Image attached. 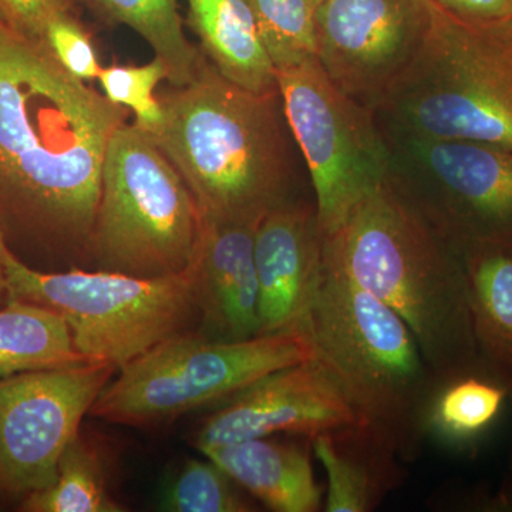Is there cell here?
I'll list each match as a JSON object with an SVG mask.
<instances>
[{
	"instance_id": "1",
	"label": "cell",
	"mask_w": 512,
	"mask_h": 512,
	"mask_svg": "<svg viewBox=\"0 0 512 512\" xmlns=\"http://www.w3.org/2000/svg\"><path fill=\"white\" fill-rule=\"evenodd\" d=\"M40 40L0 20V232L6 244L90 258L101 173L126 123Z\"/></svg>"
},
{
	"instance_id": "2",
	"label": "cell",
	"mask_w": 512,
	"mask_h": 512,
	"mask_svg": "<svg viewBox=\"0 0 512 512\" xmlns=\"http://www.w3.org/2000/svg\"><path fill=\"white\" fill-rule=\"evenodd\" d=\"M325 248L357 285L403 319L437 379L483 369L463 251L392 180L325 235Z\"/></svg>"
},
{
	"instance_id": "3",
	"label": "cell",
	"mask_w": 512,
	"mask_h": 512,
	"mask_svg": "<svg viewBox=\"0 0 512 512\" xmlns=\"http://www.w3.org/2000/svg\"><path fill=\"white\" fill-rule=\"evenodd\" d=\"M158 99L163 124L148 137L177 168L205 221L258 225L288 202L279 93L249 92L205 60L191 83Z\"/></svg>"
},
{
	"instance_id": "4",
	"label": "cell",
	"mask_w": 512,
	"mask_h": 512,
	"mask_svg": "<svg viewBox=\"0 0 512 512\" xmlns=\"http://www.w3.org/2000/svg\"><path fill=\"white\" fill-rule=\"evenodd\" d=\"M293 328L311 343L360 419L396 448L419 457L426 413L440 380L403 319L356 284L325 248L322 268Z\"/></svg>"
},
{
	"instance_id": "5",
	"label": "cell",
	"mask_w": 512,
	"mask_h": 512,
	"mask_svg": "<svg viewBox=\"0 0 512 512\" xmlns=\"http://www.w3.org/2000/svg\"><path fill=\"white\" fill-rule=\"evenodd\" d=\"M377 109L409 137L512 151V18L468 22L433 2L419 55Z\"/></svg>"
},
{
	"instance_id": "6",
	"label": "cell",
	"mask_w": 512,
	"mask_h": 512,
	"mask_svg": "<svg viewBox=\"0 0 512 512\" xmlns=\"http://www.w3.org/2000/svg\"><path fill=\"white\" fill-rule=\"evenodd\" d=\"M9 299L45 306L63 316L74 346L89 362L126 366L157 343L200 322L198 261L180 274L138 278L120 272L30 268L3 247Z\"/></svg>"
},
{
	"instance_id": "7",
	"label": "cell",
	"mask_w": 512,
	"mask_h": 512,
	"mask_svg": "<svg viewBox=\"0 0 512 512\" xmlns=\"http://www.w3.org/2000/svg\"><path fill=\"white\" fill-rule=\"evenodd\" d=\"M204 231L197 201L146 133L124 123L104 157L90 259L103 271L160 278L194 261Z\"/></svg>"
},
{
	"instance_id": "8",
	"label": "cell",
	"mask_w": 512,
	"mask_h": 512,
	"mask_svg": "<svg viewBox=\"0 0 512 512\" xmlns=\"http://www.w3.org/2000/svg\"><path fill=\"white\" fill-rule=\"evenodd\" d=\"M313 356L311 343L295 328L232 342L187 330L121 367L89 416L131 427L170 423Z\"/></svg>"
},
{
	"instance_id": "9",
	"label": "cell",
	"mask_w": 512,
	"mask_h": 512,
	"mask_svg": "<svg viewBox=\"0 0 512 512\" xmlns=\"http://www.w3.org/2000/svg\"><path fill=\"white\" fill-rule=\"evenodd\" d=\"M288 126L311 173L323 234L392 180V156L373 110L340 90L316 56L276 69Z\"/></svg>"
},
{
	"instance_id": "10",
	"label": "cell",
	"mask_w": 512,
	"mask_h": 512,
	"mask_svg": "<svg viewBox=\"0 0 512 512\" xmlns=\"http://www.w3.org/2000/svg\"><path fill=\"white\" fill-rule=\"evenodd\" d=\"M117 370L87 362L0 379V495L25 498L55 481L60 457Z\"/></svg>"
},
{
	"instance_id": "11",
	"label": "cell",
	"mask_w": 512,
	"mask_h": 512,
	"mask_svg": "<svg viewBox=\"0 0 512 512\" xmlns=\"http://www.w3.org/2000/svg\"><path fill=\"white\" fill-rule=\"evenodd\" d=\"M433 0H325L315 55L333 83L376 111L424 45Z\"/></svg>"
},
{
	"instance_id": "12",
	"label": "cell",
	"mask_w": 512,
	"mask_h": 512,
	"mask_svg": "<svg viewBox=\"0 0 512 512\" xmlns=\"http://www.w3.org/2000/svg\"><path fill=\"white\" fill-rule=\"evenodd\" d=\"M429 187L407 198L463 251L512 242V151L467 140L409 137Z\"/></svg>"
},
{
	"instance_id": "13",
	"label": "cell",
	"mask_w": 512,
	"mask_h": 512,
	"mask_svg": "<svg viewBox=\"0 0 512 512\" xmlns=\"http://www.w3.org/2000/svg\"><path fill=\"white\" fill-rule=\"evenodd\" d=\"M365 423L353 404L313 357L262 377L227 402L218 404L197 430L198 450L258 437H313Z\"/></svg>"
},
{
	"instance_id": "14",
	"label": "cell",
	"mask_w": 512,
	"mask_h": 512,
	"mask_svg": "<svg viewBox=\"0 0 512 512\" xmlns=\"http://www.w3.org/2000/svg\"><path fill=\"white\" fill-rule=\"evenodd\" d=\"M325 256L316 205L285 202L255 229L261 335L292 329L301 318Z\"/></svg>"
},
{
	"instance_id": "15",
	"label": "cell",
	"mask_w": 512,
	"mask_h": 512,
	"mask_svg": "<svg viewBox=\"0 0 512 512\" xmlns=\"http://www.w3.org/2000/svg\"><path fill=\"white\" fill-rule=\"evenodd\" d=\"M255 229L204 220L198 245L200 332L217 340L261 335Z\"/></svg>"
},
{
	"instance_id": "16",
	"label": "cell",
	"mask_w": 512,
	"mask_h": 512,
	"mask_svg": "<svg viewBox=\"0 0 512 512\" xmlns=\"http://www.w3.org/2000/svg\"><path fill=\"white\" fill-rule=\"evenodd\" d=\"M311 446L328 478L322 511H375L406 473L396 448L365 423L320 434Z\"/></svg>"
},
{
	"instance_id": "17",
	"label": "cell",
	"mask_w": 512,
	"mask_h": 512,
	"mask_svg": "<svg viewBox=\"0 0 512 512\" xmlns=\"http://www.w3.org/2000/svg\"><path fill=\"white\" fill-rule=\"evenodd\" d=\"M311 441L269 437L202 451L256 501L276 512H318L325 493L313 474Z\"/></svg>"
},
{
	"instance_id": "18",
	"label": "cell",
	"mask_w": 512,
	"mask_h": 512,
	"mask_svg": "<svg viewBox=\"0 0 512 512\" xmlns=\"http://www.w3.org/2000/svg\"><path fill=\"white\" fill-rule=\"evenodd\" d=\"M478 359L512 406V242L463 249Z\"/></svg>"
},
{
	"instance_id": "19",
	"label": "cell",
	"mask_w": 512,
	"mask_h": 512,
	"mask_svg": "<svg viewBox=\"0 0 512 512\" xmlns=\"http://www.w3.org/2000/svg\"><path fill=\"white\" fill-rule=\"evenodd\" d=\"M202 55L249 92L279 93L276 69L247 0H185Z\"/></svg>"
},
{
	"instance_id": "20",
	"label": "cell",
	"mask_w": 512,
	"mask_h": 512,
	"mask_svg": "<svg viewBox=\"0 0 512 512\" xmlns=\"http://www.w3.org/2000/svg\"><path fill=\"white\" fill-rule=\"evenodd\" d=\"M510 403L507 389L485 370L441 379L426 413V436L468 450L484 439Z\"/></svg>"
},
{
	"instance_id": "21",
	"label": "cell",
	"mask_w": 512,
	"mask_h": 512,
	"mask_svg": "<svg viewBox=\"0 0 512 512\" xmlns=\"http://www.w3.org/2000/svg\"><path fill=\"white\" fill-rule=\"evenodd\" d=\"M87 362L59 313L18 299L0 306V379Z\"/></svg>"
},
{
	"instance_id": "22",
	"label": "cell",
	"mask_w": 512,
	"mask_h": 512,
	"mask_svg": "<svg viewBox=\"0 0 512 512\" xmlns=\"http://www.w3.org/2000/svg\"><path fill=\"white\" fill-rule=\"evenodd\" d=\"M110 22L133 29L167 67V80L183 87L197 77L207 57L188 42L178 0H90Z\"/></svg>"
},
{
	"instance_id": "23",
	"label": "cell",
	"mask_w": 512,
	"mask_h": 512,
	"mask_svg": "<svg viewBox=\"0 0 512 512\" xmlns=\"http://www.w3.org/2000/svg\"><path fill=\"white\" fill-rule=\"evenodd\" d=\"M26 512H123L107 490L99 450L77 434L66 447L55 481L49 487L23 498Z\"/></svg>"
},
{
	"instance_id": "24",
	"label": "cell",
	"mask_w": 512,
	"mask_h": 512,
	"mask_svg": "<svg viewBox=\"0 0 512 512\" xmlns=\"http://www.w3.org/2000/svg\"><path fill=\"white\" fill-rule=\"evenodd\" d=\"M188 460L165 480L158 510L167 512H252L255 498L214 461Z\"/></svg>"
},
{
	"instance_id": "25",
	"label": "cell",
	"mask_w": 512,
	"mask_h": 512,
	"mask_svg": "<svg viewBox=\"0 0 512 512\" xmlns=\"http://www.w3.org/2000/svg\"><path fill=\"white\" fill-rule=\"evenodd\" d=\"M275 69L315 55V8L311 0H247Z\"/></svg>"
},
{
	"instance_id": "26",
	"label": "cell",
	"mask_w": 512,
	"mask_h": 512,
	"mask_svg": "<svg viewBox=\"0 0 512 512\" xmlns=\"http://www.w3.org/2000/svg\"><path fill=\"white\" fill-rule=\"evenodd\" d=\"M167 67L163 60L156 59L143 66L103 67L99 83L104 97L117 106L126 107L136 116L134 126L147 136L160 130L164 111L160 99L154 96L158 84L167 80Z\"/></svg>"
},
{
	"instance_id": "27",
	"label": "cell",
	"mask_w": 512,
	"mask_h": 512,
	"mask_svg": "<svg viewBox=\"0 0 512 512\" xmlns=\"http://www.w3.org/2000/svg\"><path fill=\"white\" fill-rule=\"evenodd\" d=\"M40 42L67 73L83 80L99 79L101 69L92 37L69 8L63 6L47 20Z\"/></svg>"
},
{
	"instance_id": "28",
	"label": "cell",
	"mask_w": 512,
	"mask_h": 512,
	"mask_svg": "<svg viewBox=\"0 0 512 512\" xmlns=\"http://www.w3.org/2000/svg\"><path fill=\"white\" fill-rule=\"evenodd\" d=\"M66 5V0H0V20L20 35L40 40L47 20Z\"/></svg>"
},
{
	"instance_id": "29",
	"label": "cell",
	"mask_w": 512,
	"mask_h": 512,
	"mask_svg": "<svg viewBox=\"0 0 512 512\" xmlns=\"http://www.w3.org/2000/svg\"><path fill=\"white\" fill-rule=\"evenodd\" d=\"M437 6L468 22H497L512 18V0H433Z\"/></svg>"
},
{
	"instance_id": "30",
	"label": "cell",
	"mask_w": 512,
	"mask_h": 512,
	"mask_svg": "<svg viewBox=\"0 0 512 512\" xmlns=\"http://www.w3.org/2000/svg\"><path fill=\"white\" fill-rule=\"evenodd\" d=\"M5 245V238H3V234L0 232V306L8 302V284H6L5 268H3L2 258L3 247H5Z\"/></svg>"
},
{
	"instance_id": "31",
	"label": "cell",
	"mask_w": 512,
	"mask_h": 512,
	"mask_svg": "<svg viewBox=\"0 0 512 512\" xmlns=\"http://www.w3.org/2000/svg\"><path fill=\"white\" fill-rule=\"evenodd\" d=\"M323 2H325V0H311L312 6H313V8H315V10H316V8H318L320 3H323Z\"/></svg>"
},
{
	"instance_id": "32",
	"label": "cell",
	"mask_w": 512,
	"mask_h": 512,
	"mask_svg": "<svg viewBox=\"0 0 512 512\" xmlns=\"http://www.w3.org/2000/svg\"><path fill=\"white\" fill-rule=\"evenodd\" d=\"M511 467H512V447H511Z\"/></svg>"
}]
</instances>
